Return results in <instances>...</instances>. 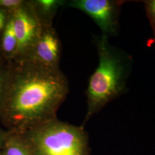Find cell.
I'll list each match as a JSON object with an SVG mask.
<instances>
[{"label": "cell", "instance_id": "8", "mask_svg": "<svg viewBox=\"0 0 155 155\" xmlns=\"http://www.w3.org/2000/svg\"><path fill=\"white\" fill-rule=\"evenodd\" d=\"M1 47L3 54L6 58L12 59L15 58L17 52L18 42L14 30L12 15L2 33Z\"/></svg>", "mask_w": 155, "mask_h": 155}, {"label": "cell", "instance_id": "13", "mask_svg": "<svg viewBox=\"0 0 155 155\" xmlns=\"http://www.w3.org/2000/svg\"><path fill=\"white\" fill-rule=\"evenodd\" d=\"M8 12L5 9L0 7V33H2L4 31L11 15V13L8 15Z\"/></svg>", "mask_w": 155, "mask_h": 155}, {"label": "cell", "instance_id": "15", "mask_svg": "<svg viewBox=\"0 0 155 155\" xmlns=\"http://www.w3.org/2000/svg\"><path fill=\"white\" fill-rule=\"evenodd\" d=\"M2 137L1 135L0 134V147H1V145L2 144Z\"/></svg>", "mask_w": 155, "mask_h": 155}, {"label": "cell", "instance_id": "1", "mask_svg": "<svg viewBox=\"0 0 155 155\" xmlns=\"http://www.w3.org/2000/svg\"><path fill=\"white\" fill-rule=\"evenodd\" d=\"M14 61V66L8 70L1 110L12 126L24 132L55 119L69 86L60 68H50L31 60Z\"/></svg>", "mask_w": 155, "mask_h": 155}, {"label": "cell", "instance_id": "10", "mask_svg": "<svg viewBox=\"0 0 155 155\" xmlns=\"http://www.w3.org/2000/svg\"><path fill=\"white\" fill-rule=\"evenodd\" d=\"M8 80V70H4L0 67V110L2 109L5 97Z\"/></svg>", "mask_w": 155, "mask_h": 155}, {"label": "cell", "instance_id": "14", "mask_svg": "<svg viewBox=\"0 0 155 155\" xmlns=\"http://www.w3.org/2000/svg\"><path fill=\"white\" fill-rule=\"evenodd\" d=\"M151 26L152 27L153 29V32H154V40H155V25H152Z\"/></svg>", "mask_w": 155, "mask_h": 155}, {"label": "cell", "instance_id": "11", "mask_svg": "<svg viewBox=\"0 0 155 155\" xmlns=\"http://www.w3.org/2000/svg\"><path fill=\"white\" fill-rule=\"evenodd\" d=\"M25 1L24 0H0V7L12 13L22 6Z\"/></svg>", "mask_w": 155, "mask_h": 155}, {"label": "cell", "instance_id": "9", "mask_svg": "<svg viewBox=\"0 0 155 155\" xmlns=\"http://www.w3.org/2000/svg\"><path fill=\"white\" fill-rule=\"evenodd\" d=\"M2 155H33L25 144L16 139H11L6 143Z\"/></svg>", "mask_w": 155, "mask_h": 155}, {"label": "cell", "instance_id": "4", "mask_svg": "<svg viewBox=\"0 0 155 155\" xmlns=\"http://www.w3.org/2000/svg\"><path fill=\"white\" fill-rule=\"evenodd\" d=\"M125 1L70 0L64 6L77 9L90 17L106 36H117L119 32V15Z\"/></svg>", "mask_w": 155, "mask_h": 155}, {"label": "cell", "instance_id": "7", "mask_svg": "<svg viewBox=\"0 0 155 155\" xmlns=\"http://www.w3.org/2000/svg\"><path fill=\"white\" fill-rule=\"evenodd\" d=\"M64 0L31 1L33 9L42 26H52V20L58 9L64 6Z\"/></svg>", "mask_w": 155, "mask_h": 155}, {"label": "cell", "instance_id": "2", "mask_svg": "<svg viewBox=\"0 0 155 155\" xmlns=\"http://www.w3.org/2000/svg\"><path fill=\"white\" fill-rule=\"evenodd\" d=\"M99 64L89 81L86 95L88 111L86 120L126 91L132 58L110 44L104 35L94 36Z\"/></svg>", "mask_w": 155, "mask_h": 155}, {"label": "cell", "instance_id": "3", "mask_svg": "<svg viewBox=\"0 0 155 155\" xmlns=\"http://www.w3.org/2000/svg\"><path fill=\"white\" fill-rule=\"evenodd\" d=\"M24 132L33 155H88L87 138L82 127L55 119Z\"/></svg>", "mask_w": 155, "mask_h": 155}, {"label": "cell", "instance_id": "5", "mask_svg": "<svg viewBox=\"0 0 155 155\" xmlns=\"http://www.w3.org/2000/svg\"><path fill=\"white\" fill-rule=\"evenodd\" d=\"M18 42L16 56L13 60L25 59L30 54L39 39L42 25L33 9L31 1L11 13Z\"/></svg>", "mask_w": 155, "mask_h": 155}, {"label": "cell", "instance_id": "6", "mask_svg": "<svg viewBox=\"0 0 155 155\" xmlns=\"http://www.w3.org/2000/svg\"><path fill=\"white\" fill-rule=\"evenodd\" d=\"M61 52V42L54 28L52 26H42L39 39L25 59L58 69L59 68Z\"/></svg>", "mask_w": 155, "mask_h": 155}, {"label": "cell", "instance_id": "12", "mask_svg": "<svg viewBox=\"0 0 155 155\" xmlns=\"http://www.w3.org/2000/svg\"><path fill=\"white\" fill-rule=\"evenodd\" d=\"M147 15L149 18L150 23L152 25L155 24V0L145 1Z\"/></svg>", "mask_w": 155, "mask_h": 155}]
</instances>
